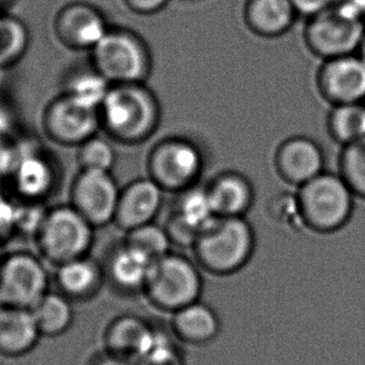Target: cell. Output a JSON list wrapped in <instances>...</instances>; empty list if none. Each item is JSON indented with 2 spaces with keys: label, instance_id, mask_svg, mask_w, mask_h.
Returning <instances> with one entry per match:
<instances>
[{
  "label": "cell",
  "instance_id": "6da1fadb",
  "mask_svg": "<svg viewBox=\"0 0 365 365\" xmlns=\"http://www.w3.org/2000/svg\"><path fill=\"white\" fill-rule=\"evenodd\" d=\"M98 113L100 128L123 145L146 141L161 120L158 98L146 83L111 85Z\"/></svg>",
  "mask_w": 365,
  "mask_h": 365
},
{
  "label": "cell",
  "instance_id": "7a4b0ae2",
  "mask_svg": "<svg viewBox=\"0 0 365 365\" xmlns=\"http://www.w3.org/2000/svg\"><path fill=\"white\" fill-rule=\"evenodd\" d=\"M255 246V231L245 216H217L200 232L192 250L196 261L205 271L228 276L246 266Z\"/></svg>",
  "mask_w": 365,
  "mask_h": 365
},
{
  "label": "cell",
  "instance_id": "3957f363",
  "mask_svg": "<svg viewBox=\"0 0 365 365\" xmlns=\"http://www.w3.org/2000/svg\"><path fill=\"white\" fill-rule=\"evenodd\" d=\"M296 198L303 226L314 232L333 233L349 222L356 196L339 173L324 170L299 186Z\"/></svg>",
  "mask_w": 365,
  "mask_h": 365
},
{
  "label": "cell",
  "instance_id": "277c9868",
  "mask_svg": "<svg viewBox=\"0 0 365 365\" xmlns=\"http://www.w3.org/2000/svg\"><path fill=\"white\" fill-rule=\"evenodd\" d=\"M89 53L90 65L111 85L146 83L153 71L148 43L131 29L110 26Z\"/></svg>",
  "mask_w": 365,
  "mask_h": 365
},
{
  "label": "cell",
  "instance_id": "5b68a950",
  "mask_svg": "<svg viewBox=\"0 0 365 365\" xmlns=\"http://www.w3.org/2000/svg\"><path fill=\"white\" fill-rule=\"evenodd\" d=\"M365 21L344 0L308 16L303 28L307 49L321 60L356 54L364 33Z\"/></svg>",
  "mask_w": 365,
  "mask_h": 365
},
{
  "label": "cell",
  "instance_id": "8992f818",
  "mask_svg": "<svg viewBox=\"0 0 365 365\" xmlns=\"http://www.w3.org/2000/svg\"><path fill=\"white\" fill-rule=\"evenodd\" d=\"M143 293L153 306L175 313L200 301L202 277L197 266L187 257L170 252L153 262Z\"/></svg>",
  "mask_w": 365,
  "mask_h": 365
},
{
  "label": "cell",
  "instance_id": "52a82bcc",
  "mask_svg": "<svg viewBox=\"0 0 365 365\" xmlns=\"http://www.w3.org/2000/svg\"><path fill=\"white\" fill-rule=\"evenodd\" d=\"M94 228L71 205L56 206L46 210L34 238L43 258L59 266L88 256L94 242Z\"/></svg>",
  "mask_w": 365,
  "mask_h": 365
},
{
  "label": "cell",
  "instance_id": "ba28073f",
  "mask_svg": "<svg viewBox=\"0 0 365 365\" xmlns=\"http://www.w3.org/2000/svg\"><path fill=\"white\" fill-rule=\"evenodd\" d=\"M202 168V153L186 138H165L148 153V178L165 192L180 193L196 186Z\"/></svg>",
  "mask_w": 365,
  "mask_h": 365
},
{
  "label": "cell",
  "instance_id": "9c48e42d",
  "mask_svg": "<svg viewBox=\"0 0 365 365\" xmlns=\"http://www.w3.org/2000/svg\"><path fill=\"white\" fill-rule=\"evenodd\" d=\"M49 292V274L39 257L11 252L0 259V306L31 309Z\"/></svg>",
  "mask_w": 365,
  "mask_h": 365
},
{
  "label": "cell",
  "instance_id": "30bf717a",
  "mask_svg": "<svg viewBox=\"0 0 365 365\" xmlns=\"http://www.w3.org/2000/svg\"><path fill=\"white\" fill-rule=\"evenodd\" d=\"M41 128L54 143L80 146L99 131V113L61 93L46 105L41 115Z\"/></svg>",
  "mask_w": 365,
  "mask_h": 365
},
{
  "label": "cell",
  "instance_id": "8fae6325",
  "mask_svg": "<svg viewBox=\"0 0 365 365\" xmlns=\"http://www.w3.org/2000/svg\"><path fill=\"white\" fill-rule=\"evenodd\" d=\"M111 173L81 170L70 191V205L94 227L114 222L120 196Z\"/></svg>",
  "mask_w": 365,
  "mask_h": 365
},
{
  "label": "cell",
  "instance_id": "7c38bea8",
  "mask_svg": "<svg viewBox=\"0 0 365 365\" xmlns=\"http://www.w3.org/2000/svg\"><path fill=\"white\" fill-rule=\"evenodd\" d=\"M316 85L331 106L365 103V61L356 53L322 60Z\"/></svg>",
  "mask_w": 365,
  "mask_h": 365
},
{
  "label": "cell",
  "instance_id": "4fadbf2b",
  "mask_svg": "<svg viewBox=\"0 0 365 365\" xmlns=\"http://www.w3.org/2000/svg\"><path fill=\"white\" fill-rule=\"evenodd\" d=\"M110 25L104 13L86 1H71L61 6L53 19V33L64 48L90 51Z\"/></svg>",
  "mask_w": 365,
  "mask_h": 365
},
{
  "label": "cell",
  "instance_id": "5bb4252c",
  "mask_svg": "<svg viewBox=\"0 0 365 365\" xmlns=\"http://www.w3.org/2000/svg\"><path fill=\"white\" fill-rule=\"evenodd\" d=\"M6 180H9L16 200L41 202L54 186V168L43 153L13 148V163Z\"/></svg>",
  "mask_w": 365,
  "mask_h": 365
},
{
  "label": "cell",
  "instance_id": "9a60e30c",
  "mask_svg": "<svg viewBox=\"0 0 365 365\" xmlns=\"http://www.w3.org/2000/svg\"><path fill=\"white\" fill-rule=\"evenodd\" d=\"M216 217L207 188L192 186L180 192L176 208L165 230L171 242L192 247L200 232Z\"/></svg>",
  "mask_w": 365,
  "mask_h": 365
},
{
  "label": "cell",
  "instance_id": "2e32d148",
  "mask_svg": "<svg viewBox=\"0 0 365 365\" xmlns=\"http://www.w3.org/2000/svg\"><path fill=\"white\" fill-rule=\"evenodd\" d=\"M326 156L321 145L307 136L287 138L277 148L274 166L279 178L299 187L324 171Z\"/></svg>",
  "mask_w": 365,
  "mask_h": 365
},
{
  "label": "cell",
  "instance_id": "e0dca14e",
  "mask_svg": "<svg viewBox=\"0 0 365 365\" xmlns=\"http://www.w3.org/2000/svg\"><path fill=\"white\" fill-rule=\"evenodd\" d=\"M163 188L151 178H138L120 191L114 223L128 232L153 222L163 202Z\"/></svg>",
  "mask_w": 365,
  "mask_h": 365
},
{
  "label": "cell",
  "instance_id": "ac0fdd59",
  "mask_svg": "<svg viewBox=\"0 0 365 365\" xmlns=\"http://www.w3.org/2000/svg\"><path fill=\"white\" fill-rule=\"evenodd\" d=\"M158 336L141 318L119 317L110 323L105 331V348L109 356L141 361L151 351Z\"/></svg>",
  "mask_w": 365,
  "mask_h": 365
},
{
  "label": "cell",
  "instance_id": "d6986e66",
  "mask_svg": "<svg viewBox=\"0 0 365 365\" xmlns=\"http://www.w3.org/2000/svg\"><path fill=\"white\" fill-rule=\"evenodd\" d=\"M298 13L291 0H247L243 21L252 34L274 39L286 34L296 23Z\"/></svg>",
  "mask_w": 365,
  "mask_h": 365
},
{
  "label": "cell",
  "instance_id": "ffe728a7",
  "mask_svg": "<svg viewBox=\"0 0 365 365\" xmlns=\"http://www.w3.org/2000/svg\"><path fill=\"white\" fill-rule=\"evenodd\" d=\"M40 336L30 309L0 306V356H25L34 349Z\"/></svg>",
  "mask_w": 365,
  "mask_h": 365
},
{
  "label": "cell",
  "instance_id": "44dd1931",
  "mask_svg": "<svg viewBox=\"0 0 365 365\" xmlns=\"http://www.w3.org/2000/svg\"><path fill=\"white\" fill-rule=\"evenodd\" d=\"M206 188L220 217H242L255 201L251 181L242 173H220Z\"/></svg>",
  "mask_w": 365,
  "mask_h": 365
},
{
  "label": "cell",
  "instance_id": "7402d4cb",
  "mask_svg": "<svg viewBox=\"0 0 365 365\" xmlns=\"http://www.w3.org/2000/svg\"><path fill=\"white\" fill-rule=\"evenodd\" d=\"M56 267L55 283L60 293L71 301L89 299L104 283V268L89 256L79 257Z\"/></svg>",
  "mask_w": 365,
  "mask_h": 365
},
{
  "label": "cell",
  "instance_id": "603a6c76",
  "mask_svg": "<svg viewBox=\"0 0 365 365\" xmlns=\"http://www.w3.org/2000/svg\"><path fill=\"white\" fill-rule=\"evenodd\" d=\"M151 264L148 256L123 243L110 255L104 267L105 278L121 293L143 292Z\"/></svg>",
  "mask_w": 365,
  "mask_h": 365
},
{
  "label": "cell",
  "instance_id": "cb8c5ba5",
  "mask_svg": "<svg viewBox=\"0 0 365 365\" xmlns=\"http://www.w3.org/2000/svg\"><path fill=\"white\" fill-rule=\"evenodd\" d=\"M173 331L180 341L192 346L212 341L220 333L216 312L202 302L196 301L173 313Z\"/></svg>",
  "mask_w": 365,
  "mask_h": 365
},
{
  "label": "cell",
  "instance_id": "d4e9b609",
  "mask_svg": "<svg viewBox=\"0 0 365 365\" xmlns=\"http://www.w3.org/2000/svg\"><path fill=\"white\" fill-rule=\"evenodd\" d=\"M41 336L64 334L73 324L74 311L71 299L60 292H48L31 309Z\"/></svg>",
  "mask_w": 365,
  "mask_h": 365
},
{
  "label": "cell",
  "instance_id": "484cf974",
  "mask_svg": "<svg viewBox=\"0 0 365 365\" xmlns=\"http://www.w3.org/2000/svg\"><path fill=\"white\" fill-rule=\"evenodd\" d=\"M28 25L16 15L0 13V70H8L23 60L29 50Z\"/></svg>",
  "mask_w": 365,
  "mask_h": 365
},
{
  "label": "cell",
  "instance_id": "4316f807",
  "mask_svg": "<svg viewBox=\"0 0 365 365\" xmlns=\"http://www.w3.org/2000/svg\"><path fill=\"white\" fill-rule=\"evenodd\" d=\"M327 130L341 146L365 138V103L331 106L327 118Z\"/></svg>",
  "mask_w": 365,
  "mask_h": 365
},
{
  "label": "cell",
  "instance_id": "83f0119b",
  "mask_svg": "<svg viewBox=\"0 0 365 365\" xmlns=\"http://www.w3.org/2000/svg\"><path fill=\"white\" fill-rule=\"evenodd\" d=\"M110 86L109 81L89 65L88 68L74 70L68 74L64 80L63 93L73 96L81 104L99 110Z\"/></svg>",
  "mask_w": 365,
  "mask_h": 365
},
{
  "label": "cell",
  "instance_id": "f1b7e54d",
  "mask_svg": "<svg viewBox=\"0 0 365 365\" xmlns=\"http://www.w3.org/2000/svg\"><path fill=\"white\" fill-rule=\"evenodd\" d=\"M123 243L141 252L153 262L170 253L173 245L166 230L153 222L128 231Z\"/></svg>",
  "mask_w": 365,
  "mask_h": 365
},
{
  "label": "cell",
  "instance_id": "f546056e",
  "mask_svg": "<svg viewBox=\"0 0 365 365\" xmlns=\"http://www.w3.org/2000/svg\"><path fill=\"white\" fill-rule=\"evenodd\" d=\"M339 175L356 197L365 200V138L341 146Z\"/></svg>",
  "mask_w": 365,
  "mask_h": 365
},
{
  "label": "cell",
  "instance_id": "4dcf8cb0",
  "mask_svg": "<svg viewBox=\"0 0 365 365\" xmlns=\"http://www.w3.org/2000/svg\"><path fill=\"white\" fill-rule=\"evenodd\" d=\"M78 158L81 170L111 173L116 161V153L108 140L95 135L80 145Z\"/></svg>",
  "mask_w": 365,
  "mask_h": 365
},
{
  "label": "cell",
  "instance_id": "1f68e13d",
  "mask_svg": "<svg viewBox=\"0 0 365 365\" xmlns=\"http://www.w3.org/2000/svg\"><path fill=\"white\" fill-rule=\"evenodd\" d=\"M18 201L14 196L0 191V245L18 233Z\"/></svg>",
  "mask_w": 365,
  "mask_h": 365
},
{
  "label": "cell",
  "instance_id": "d6a6232c",
  "mask_svg": "<svg viewBox=\"0 0 365 365\" xmlns=\"http://www.w3.org/2000/svg\"><path fill=\"white\" fill-rule=\"evenodd\" d=\"M143 365H181L178 351L168 341H163L158 336L151 351L140 361Z\"/></svg>",
  "mask_w": 365,
  "mask_h": 365
},
{
  "label": "cell",
  "instance_id": "836d02e7",
  "mask_svg": "<svg viewBox=\"0 0 365 365\" xmlns=\"http://www.w3.org/2000/svg\"><path fill=\"white\" fill-rule=\"evenodd\" d=\"M170 0H123L131 13L138 15L158 14L166 8Z\"/></svg>",
  "mask_w": 365,
  "mask_h": 365
},
{
  "label": "cell",
  "instance_id": "e575fe53",
  "mask_svg": "<svg viewBox=\"0 0 365 365\" xmlns=\"http://www.w3.org/2000/svg\"><path fill=\"white\" fill-rule=\"evenodd\" d=\"M291 1L298 15H303L308 18L319 13L321 10L326 9L336 0H291Z\"/></svg>",
  "mask_w": 365,
  "mask_h": 365
},
{
  "label": "cell",
  "instance_id": "d590c367",
  "mask_svg": "<svg viewBox=\"0 0 365 365\" xmlns=\"http://www.w3.org/2000/svg\"><path fill=\"white\" fill-rule=\"evenodd\" d=\"M13 163V148L6 146L0 140V181L6 180Z\"/></svg>",
  "mask_w": 365,
  "mask_h": 365
},
{
  "label": "cell",
  "instance_id": "8d00e7d4",
  "mask_svg": "<svg viewBox=\"0 0 365 365\" xmlns=\"http://www.w3.org/2000/svg\"><path fill=\"white\" fill-rule=\"evenodd\" d=\"M95 365H143L138 361H126V359H121V358H116V356H109L106 354L104 358H100L99 361H96Z\"/></svg>",
  "mask_w": 365,
  "mask_h": 365
},
{
  "label": "cell",
  "instance_id": "74e56055",
  "mask_svg": "<svg viewBox=\"0 0 365 365\" xmlns=\"http://www.w3.org/2000/svg\"><path fill=\"white\" fill-rule=\"evenodd\" d=\"M344 1L351 5V8L356 10V13L361 15V19L365 21V0H344Z\"/></svg>",
  "mask_w": 365,
  "mask_h": 365
},
{
  "label": "cell",
  "instance_id": "f35d334b",
  "mask_svg": "<svg viewBox=\"0 0 365 365\" xmlns=\"http://www.w3.org/2000/svg\"><path fill=\"white\" fill-rule=\"evenodd\" d=\"M356 54L359 55L361 59L365 61V29L364 33H363V36H361V44H359Z\"/></svg>",
  "mask_w": 365,
  "mask_h": 365
},
{
  "label": "cell",
  "instance_id": "ab89813d",
  "mask_svg": "<svg viewBox=\"0 0 365 365\" xmlns=\"http://www.w3.org/2000/svg\"><path fill=\"white\" fill-rule=\"evenodd\" d=\"M15 0H0V11H5L10 5L14 4Z\"/></svg>",
  "mask_w": 365,
  "mask_h": 365
},
{
  "label": "cell",
  "instance_id": "60d3db41",
  "mask_svg": "<svg viewBox=\"0 0 365 365\" xmlns=\"http://www.w3.org/2000/svg\"><path fill=\"white\" fill-rule=\"evenodd\" d=\"M1 257H3V256H1V255H0V259H1Z\"/></svg>",
  "mask_w": 365,
  "mask_h": 365
}]
</instances>
